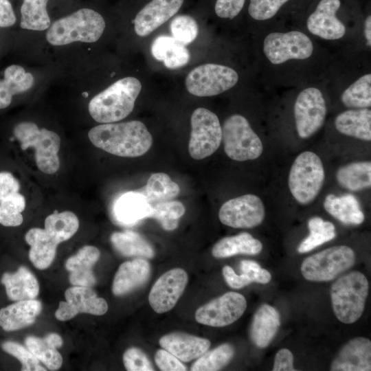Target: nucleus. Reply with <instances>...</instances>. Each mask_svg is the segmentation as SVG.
Wrapping results in <instances>:
<instances>
[{
  "mask_svg": "<svg viewBox=\"0 0 371 371\" xmlns=\"http://www.w3.org/2000/svg\"><path fill=\"white\" fill-rule=\"evenodd\" d=\"M256 33L262 88L291 89L325 78L333 57L300 24Z\"/></svg>",
  "mask_w": 371,
  "mask_h": 371,
  "instance_id": "1",
  "label": "nucleus"
},
{
  "mask_svg": "<svg viewBox=\"0 0 371 371\" xmlns=\"http://www.w3.org/2000/svg\"><path fill=\"white\" fill-rule=\"evenodd\" d=\"M363 14L355 0H311L300 25L333 58L366 54L361 44Z\"/></svg>",
  "mask_w": 371,
  "mask_h": 371,
  "instance_id": "2",
  "label": "nucleus"
},
{
  "mask_svg": "<svg viewBox=\"0 0 371 371\" xmlns=\"http://www.w3.org/2000/svg\"><path fill=\"white\" fill-rule=\"evenodd\" d=\"M324 80L327 90H339V101L346 109L370 108V55L333 58Z\"/></svg>",
  "mask_w": 371,
  "mask_h": 371,
  "instance_id": "3",
  "label": "nucleus"
},
{
  "mask_svg": "<svg viewBox=\"0 0 371 371\" xmlns=\"http://www.w3.org/2000/svg\"><path fill=\"white\" fill-rule=\"evenodd\" d=\"M90 142L97 148L122 157H136L150 148L153 137L140 121L105 123L91 128Z\"/></svg>",
  "mask_w": 371,
  "mask_h": 371,
  "instance_id": "4",
  "label": "nucleus"
},
{
  "mask_svg": "<svg viewBox=\"0 0 371 371\" xmlns=\"http://www.w3.org/2000/svg\"><path fill=\"white\" fill-rule=\"evenodd\" d=\"M141 89L142 84L136 78L118 80L90 100L89 114L99 123L120 121L133 111Z\"/></svg>",
  "mask_w": 371,
  "mask_h": 371,
  "instance_id": "5",
  "label": "nucleus"
},
{
  "mask_svg": "<svg viewBox=\"0 0 371 371\" xmlns=\"http://www.w3.org/2000/svg\"><path fill=\"white\" fill-rule=\"evenodd\" d=\"M293 113L298 136L308 139L324 126L327 115L326 87L323 80L294 88Z\"/></svg>",
  "mask_w": 371,
  "mask_h": 371,
  "instance_id": "6",
  "label": "nucleus"
},
{
  "mask_svg": "<svg viewBox=\"0 0 371 371\" xmlns=\"http://www.w3.org/2000/svg\"><path fill=\"white\" fill-rule=\"evenodd\" d=\"M100 14L90 8H82L71 14L54 21L46 34L49 43L65 45L76 41L94 43L105 28Z\"/></svg>",
  "mask_w": 371,
  "mask_h": 371,
  "instance_id": "7",
  "label": "nucleus"
},
{
  "mask_svg": "<svg viewBox=\"0 0 371 371\" xmlns=\"http://www.w3.org/2000/svg\"><path fill=\"white\" fill-rule=\"evenodd\" d=\"M368 290V281L359 271H351L335 280L330 293L337 318L347 324L357 322L363 313Z\"/></svg>",
  "mask_w": 371,
  "mask_h": 371,
  "instance_id": "8",
  "label": "nucleus"
},
{
  "mask_svg": "<svg viewBox=\"0 0 371 371\" xmlns=\"http://www.w3.org/2000/svg\"><path fill=\"white\" fill-rule=\"evenodd\" d=\"M13 133L23 150L34 149L36 164L41 172L52 175L58 170L60 137L56 133L40 129L32 122H21L14 126Z\"/></svg>",
  "mask_w": 371,
  "mask_h": 371,
  "instance_id": "9",
  "label": "nucleus"
},
{
  "mask_svg": "<svg viewBox=\"0 0 371 371\" xmlns=\"http://www.w3.org/2000/svg\"><path fill=\"white\" fill-rule=\"evenodd\" d=\"M325 179L323 163L313 152L301 153L294 160L289 175V188L296 201L311 203L319 193Z\"/></svg>",
  "mask_w": 371,
  "mask_h": 371,
  "instance_id": "10",
  "label": "nucleus"
},
{
  "mask_svg": "<svg viewBox=\"0 0 371 371\" xmlns=\"http://www.w3.org/2000/svg\"><path fill=\"white\" fill-rule=\"evenodd\" d=\"M311 0H249L247 14L256 32L273 27L300 24Z\"/></svg>",
  "mask_w": 371,
  "mask_h": 371,
  "instance_id": "11",
  "label": "nucleus"
},
{
  "mask_svg": "<svg viewBox=\"0 0 371 371\" xmlns=\"http://www.w3.org/2000/svg\"><path fill=\"white\" fill-rule=\"evenodd\" d=\"M226 155L238 161L254 160L263 151V144L248 120L240 114L229 116L221 126Z\"/></svg>",
  "mask_w": 371,
  "mask_h": 371,
  "instance_id": "12",
  "label": "nucleus"
},
{
  "mask_svg": "<svg viewBox=\"0 0 371 371\" xmlns=\"http://www.w3.org/2000/svg\"><path fill=\"white\" fill-rule=\"evenodd\" d=\"M355 254L346 245L334 246L305 258L301 265L303 277L313 282H328L354 265Z\"/></svg>",
  "mask_w": 371,
  "mask_h": 371,
  "instance_id": "13",
  "label": "nucleus"
},
{
  "mask_svg": "<svg viewBox=\"0 0 371 371\" xmlns=\"http://www.w3.org/2000/svg\"><path fill=\"white\" fill-rule=\"evenodd\" d=\"M239 80L238 72L229 66L207 63L193 69L186 78L188 92L199 97L214 96L235 87Z\"/></svg>",
  "mask_w": 371,
  "mask_h": 371,
  "instance_id": "14",
  "label": "nucleus"
},
{
  "mask_svg": "<svg viewBox=\"0 0 371 371\" xmlns=\"http://www.w3.org/2000/svg\"><path fill=\"white\" fill-rule=\"evenodd\" d=\"M188 144L190 155L200 160L212 155L220 146L222 129L218 116L207 109L199 107L192 114Z\"/></svg>",
  "mask_w": 371,
  "mask_h": 371,
  "instance_id": "15",
  "label": "nucleus"
},
{
  "mask_svg": "<svg viewBox=\"0 0 371 371\" xmlns=\"http://www.w3.org/2000/svg\"><path fill=\"white\" fill-rule=\"evenodd\" d=\"M247 308L245 297L236 292H227L199 308L195 319L199 324L222 327L238 320Z\"/></svg>",
  "mask_w": 371,
  "mask_h": 371,
  "instance_id": "16",
  "label": "nucleus"
},
{
  "mask_svg": "<svg viewBox=\"0 0 371 371\" xmlns=\"http://www.w3.org/2000/svg\"><path fill=\"white\" fill-rule=\"evenodd\" d=\"M265 210L260 198L248 194L225 202L218 212L220 221L234 228H252L262 223Z\"/></svg>",
  "mask_w": 371,
  "mask_h": 371,
  "instance_id": "17",
  "label": "nucleus"
},
{
  "mask_svg": "<svg viewBox=\"0 0 371 371\" xmlns=\"http://www.w3.org/2000/svg\"><path fill=\"white\" fill-rule=\"evenodd\" d=\"M65 302H60L55 312L60 321H67L80 313L102 315L108 310L106 300L98 296L91 287L73 286L65 292Z\"/></svg>",
  "mask_w": 371,
  "mask_h": 371,
  "instance_id": "18",
  "label": "nucleus"
},
{
  "mask_svg": "<svg viewBox=\"0 0 371 371\" xmlns=\"http://www.w3.org/2000/svg\"><path fill=\"white\" fill-rule=\"evenodd\" d=\"M188 280L187 273L181 268L172 269L161 275L148 295L151 308L157 313L171 310L183 294Z\"/></svg>",
  "mask_w": 371,
  "mask_h": 371,
  "instance_id": "19",
  "label": "nucleus"
},
{
  "mask_svg": "<svg viewBox=\"0 0 371 371\" xmlns=\"http://www.w3.org/2000/svg\"><path fill=\"white\" fill-rule=\"evenodd\" d=\"M18 179L9 172H0V224L16 227L22 224V212L26 205L25 196L19 191Z\"/></svg>",
  "mask_w": 371,
  "mask_h": 371,
  "instance_id": "20",
  "label": "nucleus"
},
{
  "mask_svg": "<svg viewBox=\"0 0 371 371\" xmlns=\"http://www.w3.org/2000/svg\"><path fill=\"white\" fill-rule=\"evenodd\" d=\"M184 0H152L137 14L134 20L135 33L147 36L175 16Z\"/></svg>",
  "mask_w": 371,
  "mask_h": 371,
  "instance_id": "21",
  "label": "nucleus"
},
{
  "mask_svg": "<svg viewBox=\"0 0 371 371\" xmlns=\"http://www.w3.org/2000/svg\"><path fill=\"white\" fill-rule=\"evenodd\" d=\"M371 341L359 337L348 341L340 350L330 366L331 371H370Z\"/></svg>",
  "mask_w": 371,
  "mask_h": 371,
  "instance_id": "22",
  "label": "nucleus"
},
{
  "mask_svg": "<svg viewBox=\"0 0 371 371\" xmlns=\"http://www.w3.org/2000/svg\"><path fill=\"white\" fill-rule=\"evenodd\" d=\"M159 343L164 349L183 362L198 359L210 346L208 339L181 332L164 335Z\"/></svg>",
  "mask_w": 371,
  "mask_h": 371,
  "instance_id": "23",
  "label": "nucleus"
},
{
  "mask_svg": "<svg viewBox=\"0 0 371 371\" xmlns=\"http://www.w3.org/2000/svg\"><path fill=\"white\" fill-rule=\"evenodd\" d=\"M25 239L30 246V261L38 269H47L52 263L60 243L58 236L45 229L34 227L27 232Z\"/></svg>",
  "mask_w": 371,
  "mask_h": 371,
  "instance_id": "24",
  "label": "nucleus"
},
{
  "mask_svg": "<svg viewBox=\"0 0 371 371\" xmlns=\"http://www.w3.org/2000/svg\"><path fill=\"white\" fill-rule=\"evenodd\" d=\"M100 254L97 247L86 245L67 260L65 267L69 272V279L73 286L91 287L95 284L92 268L98 260Z\"/></svg>",
  "mask_w": 371,
  "mask_h": 371,
  "instance_id": "25",
  "label": "nucleus"
},
{
  "mask_svg": "<svg viewBox=\"0 0 371 371\" xmlns=\"http://www.w3.org/2000/svg\"><path fill=\"white\" fill-rule=\"evenodd\" d=\"M150 273V265L144 259L136 258L123 262L115 275L113 293L120 296L131 293L148 280Z\"/></svg>",
  "mask_w": 371,
  "mask_h": 371,
  "instance_id": "26",
  "label": "nucleus"
},
{
  "mask_svg": "<svg viewBox=\"0 0 371 371\" xmlns=\"http://www.w3.org/2000/svg\"><path fill=\"white\" fill-rule=\"evenodd\" d=\"M42 310L41 302L35 299L16 301L0 309V327L10 332L32 324Z\"/></svg>",
  "mask_w": 371,
  "mask_h": 371,
  "instance_id": "27",
  "label": "nucleus"
},
{
  "mask_svg": "<svg viewBox=\"0 0 371 371\" xmlns=\"http://www.w3.org/2000/svg\"><path fill=\"white\" fill-rule=\"evenodd\" d=\"M334 126L341 134L360 140H371L370 108L348 109L338 113Z\"/></svg>",
  "mask_w": 371,
  "mask_h": 371,
  "instance_id": "28",
  "label": "nucleus"
},
{
  "mask_svg": "<svg viewBox=\"0 0 371 371\" xmlns=\"http://www.w3.org/2000/svg\"><path fill=\"white\" fill-rule=\"evenodd\" d=\"M152 205L139 191L122 194L113 205V214L121 224L133 225L148 218Z\"/></svg>",
  "mask_w": 371,
  "mask_h": 371,
  "instance_id": "29",
  "label": "nucleus"
},
{
  "mask_svg": "<svg viewBox=\"0 0 371 371\" xmlns=\"http://www.w3.org/2000/svg\"><path fill=\"white\" fill-rule=\"evenodd\" d=\"M1 282L11 301L35 299L39 293V284L36 277L23 266L15 272L3 273Z\"/></svg>",
  "mask_w": 371,
  "mask_h": 371,
  "instance_id": "30",
  "label": "nucleus"
},
{
  "mask_svg": "<svg viewBox=\"0 0 371 371\" xmlns=\"http://www.w3.org/2000/svg\"><path fill=\"white\" fill-rule=\"evenodd\" d=\"M280 326L278 311L269 304L261 305L254 315L250 328L252 342L259 348H266L276 335Z\"/></svg>",
  "mask_w": 371,
  "mask_h": 371,
  "instance_id": "31",
  "label": "nucleus"
},
{
  "mask_svg": "<svg viewBox=\"0 0 371 371\" xmlns=\"http://www.w3.org/2000/svg\"><path fill=\"white\" fill-rule=\"evenodd\" d=\"M325 210L345 225H358L364 221V214L357 198L351 194H328L324 201Z\"/></svg>",
  "mask_w": 371,
  "mask_h": 371,
  "instance_id": "32",
  "label": "nucleus"
},
{
  "mask_svg": "<svg viewBox=\"0 0 371 371\" xmlns=\"http://www.w3.org/2000/svg\"><path fill=\"white\" fill-rule=\"evenodd\" d=\"M151 52L155 59L162 60L164 65L171 69L186 65L190 58L184 45L167 35H161L154 40Z\"/></svg>",
  "mask_w": 371,
  "mask_h": 371,
  "instance_id": "33",
  "label": "nucleus"
},
{
  "mask_svg": "<svg viewBox=\"0 0 371 371\" xmlns=\"http://www.w3.org/2000/svg\"><path fill=\"white\" fill-rule=\"evenodd\" d=\"M262 249V243L247 232L227 236L216 242L212 247V256L223 258L237 254L256 255Z\"/></svg>",
  "mask_w": 371,
  "mask_h": 371,
  "instance_id": "34",
  "label": "nucleus"
},
{
  "mask_svg": "<svg viewBox=\"0 0 371 371\" xmlns=\"http://www.w3.org/2000/svg\"><path fill=\"white\" fill-rule=\"evenodd\" d=\"M32 74L26 72L23 67L12 65L4 71V79L0 80V109L8 107L14 95L23 93L34 84Z\"/></svg>",
  "mask_w": 371,
  "mask_h": 371,
  "instance_id": "35",
  "label": "nucleus"
},
{
  "mask_svg": "<svg viewBox=\"0 0 371 371\" xmlns=\"http://www.w3.org/2000/svg\"><path fill=\"white\" fill-rule=\"evenodd\" d=\"M335 176L339 185L348 190L356 192L370 188L371 163L357 161L342 166Z\"/></svg>",
  "mask_w": 371,
  "mask_h": 371,
  "instance_id": "36",
  "label": "nucleus"
},
{
  "mask_svg": "<svg viewBox=\"0 0 371 371\" xmlns=\"http://www.w3.org/2000/svg\"><path fill=\"white\" fill-rule=\"evenodd\" d=\"M111 242L114 248L124 256L151 258L155 255L150 243L140 234L133 231L114 232L111 236Z\"/></svg>",
  "mask_w": 371,
  "mask_h": 371,
  "instance_id": "37",
  "label": "nucleus"
},
{
  "mask_svg": "<svg viewBox=\"0 0 371 371\" xmlns=\"http://www.w3.org/2000/svg\"><path fill=\"white\" fill-rule=\"evenodd\" d=\"M137 191L151 204L175 198L179 194L180 188L167 174L157 172L152 174L146 185Z\"/></svg>",
  "mask_w": 371,
  "mask_h": 371,
  "instance_id": "38",
  "label": "nucleus"
},
{
  "mask_svg": "<svg viewBox=\"0 0 371 371\" xmlns=\"http://www.w3.org/2000/svg\"><path fill=\"white\" fill-rule=\"evenodd\" d=\"M48 0H23L20 26L23 29L43 31L51 25L47 11Z\"/></svg>",
  "mask_w": 371,
  "mask_h": 371,
  "instance_id": "39",
  "label": "nucleus"
},
{
  "mask_svg": "<svg viewBox=\"0 0 371 371\" xmlns=\"http://www.w3.org/2000/svg\"><path fill=\"white\" fill-rule=\"evenodd\" d=\"M309 235L299 245L297 251L300 254L308 252L317 247L333 240L336 236L334 225L315 216L308 221Z\"/></svg>",
  "mask_w": 371,
  "mask_h": 371,
  "instance_id": "40",
  "label": "nucleus"
},
{
  "mask_svg": "<svg viewBox=\"0 0 371 371\" xmlns=\"http://www.w3.org/2000/svg\"><path fill=\"white\" fill-rule=\"evenodd\" d=\"M234 355V347L223 344L216 348L205 352L191 366L192 371H216L225 366Z\"/></svg>",
  "mask_w": 371,
  "mask_h": 371,
  "instance_id": "41",
  "label": "nucleus"
},
{
  "mask_svg": "<svg viewBox=\"0 0 371 371\" xmlns=\"http://www.w3.org/2000/svg\"><path fill=\"white\" fill-rule=\"evenodd\" d=\"M25 344L34 355L50 370H58L63 363V357L57 348L49 344L45 337L33 336L26 337Z\"/></svg>",
  "mask_w": 371,
  "mask_h": 371,
  "instance_id": "42",
  "label": "nucleus"
},
{
  "mask_svg": "<svg viewBox=\"0 0 371 371\" xmlns=\"http://www.w3.org/2000/svg\"><path fill=\"white\" fill-rule=\"evenodd\" d=\"M185 211V207L180 201L159 202L152 205L148 218L156 219L165 230L172 231L178 227L179 218Z\"/></svg>",
  "mask_w": 371,
  "mask_h": 371,
  "instance_id": "43",
  "label": "nucleus"
},
{
  "mask_svg": "<svg viewBox=\"0 0 371 371\" xmlns=\"http://www.w3.org/2000/svg\"><path fill=\"white\" fill-rule=\"evenodd\" d=\"M172 37L184 45L191 43L197 36L199 28L195 19L189 15H178L170 24Z\"/></svg>",
  "mask_w": 371,
  "mask_h": 371,
  "instance_id": "44",
  "label": "nucleus"
},
{
  "mask_svg": "<svg viewBox=\"0 0 371 371\" xmlns=\"http://www.w3.org/2000/svg\"><path fill=\"white\" fill-rule=\"evenodd\" d=\"M1 348L21 363L22 371L46 370L39 365V360L34 354L21 344L12 341H6L1 344Z\"/></svg>",
  "mask_w": 371,
  "mask_h": 371,
  "instance_id": "45",
  "label": "nucleus"
},
{
  "mask_svg": "<svg viewBox=\"0 0 371 371\" xmlns=\"http://www.w3.org/2000/svg\"><path fill=\"white\" fill-rule=\"evenodd\" d=\"M123 361L128 371H153V366L147 355L139 348L131 347L123 355Z\"/></svg>",
  "mask_w": 371,
  "mask_h": 371,
  "instance_id": "46",
  "label": "nucleus"
},
{
  "mask_svg": "<svg viewBox=\"0 0 371 371\" xmlns=\"http://www.w3.org/2000/svg\"><path fill=\"white\" fill-rule=\"evenodd\" d=\"M247 0H216L214 12L222 19L233 20L243 10Z\"/></svg>",
  "mask_w": 371,
  "mask_h": 371,
  "instance_id": "47",
  "label": "nucleus"
},
{
  "mask_svg": "<svg viewBox=\"0 0 371 371\" xmlns=\"http://www.w3.org/2000/svg\"><path fill=\"white\" fill-rule=\"evenodd\" d=\"M241 273L244 274L251 282L267 284L271 279V273L255 261L245 260L240 262Z\"/></svg>",
  "mask_w": 371,
  "mask_h": 371,
  "instance_id": "48",
  "label": "nucleus"
},
{
  "mask_svg": "<svg viewBox=\"0 0 371 371\" xmlns=\"http://www.w3.org/2000/svg\"><path fill=\"white\" fill-rule=\"evenodd\" d=\"M155 361L163 371H185L186 367L181 361L165 349L158 350L155 355Z\"/></svg>",
  "mask_w": 371,
  "mask_h": 371,
  "instance_id": "49",
  "label": "nucleus"
},
{
  "mask_svg": "<svg viewBox=\"0 0 371 371\" xmlns=\"http://www.w3.org/2000/svg\"><path fill=\"white\" fill-rule=\"evenodd\" d=\"M273 371H295L293 368V356L292 352L286 348L280 350L276 355L273 367Z\"/></svg>",
  "mask_w": 371,
  "mask_h": 371,
  "instance_id": "50",
  "label": "nucleus"
},
{
  "mask_svg": "<svg viewBox=\"0 0 371 371\" xmlns=\"http://www.w3.org/2000/svg\"><path fill=\"white\" fill-rule=\"evenodd\" d=\"M223 275L227 284L232 289H240L251 283L244 274H236L233 269L227 265L223 268Z\"/></svg>",
  "mask_w": 371,
  "mask_h": 371,
  "instance_id": "51",
  "label": "nucleus"
},
{
  "mask_svg": "<svg viewBox=\"0 0 371 371\" xmlns=\"http://www.w3.org/2000/svg\"><path fill=\"white\" fill-rule=\"evenodd\" d=\"M361 49L364 54H370L371 51V14H363L361 32Z\"/></svg>",
  "mask_w": 371,
  "mask_h": 371,
  "instance_id": "52",
  "label": "nucleus"
},
{
  "mask_svg": "<svg viewBox=\"0 0 371 371\" xmlns=\"http://www.w3.org/2000/svg\"><path fill=\"white\" fill-rule=\"evenodd\" d=\"M16 21L12 5L9 0H0V27L13 25Z\"/></svg>",
  "mask_w": 371,
  "mask_h": 371,
  "instance_id": "53",
  "label": "nucleus"
}]
</instances>
